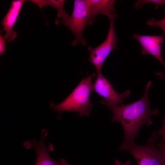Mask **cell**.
<instances>
[{
	"mask_svg": "<svg viewBox=\"0 0 165 165\" xmlns=\"http://www.w3.org/2000/svg\"><path fill=\"white\" fill-rule=\"evenodd\" d=\"M152 82L147 83L144 94L138 101L127 105H122L110 108L112 114V123L116 122L122 125L124 132V138L121 144L125 145L134 141L135 138L138 137L139 130L144 124L149 126L153 123L151 118L153 115H158V109L151 110L148 92Z\"/></svg>",
	"mask_w": 165,
	"mask_h": 165,
	"instance_id": "6da1fadb",
	"label": "cell"
},
{
	"mask_svg": "<svg viewBox=\"0 0 165 165\" xmlns=\"http://www.w3.org/2000/svg\"><path fill=\"white\" fill-rule=\"evenodd\" d=\"M96 75L93 73L88 77L82 78L78 85L62 102L58 104L50 102V107L59 113L65 111L77 112L79 117L88 116L93 107L90 96L93 91L92 80Z\"/></svg>",
	"mask_w": 165,
	"mask_h": 165,
	"instance_id": "7a4b0ae2",
	"label": "cell"
},
{
	"mask_svg": "<svg viewBox=\"0 0 165 165\" xmlns=\"http://www.w3.org/2000/svg\"><path fill=\"white\" fill-rule=\"evenodd\" d=\"M159 136L157 133L154 132L145 145H138L134 141L121 145L119 150L129 152L136 160L138 165H163L162 156L156 144Z\"/></svg>",
	"mask_w": 165,
	"mask_h": 165,
	"instance_id": "3957f363",
	"label": "cell"
},
{
	"mask_svg": "<svg viewBox=\"0 0 165 165\" xmlns=\"http://www.w3.org/2000/svg\"><path fill=\"white\" fill-rule=\"evenodd\" d=\"M88 23V13L85 0H74L73 11L68 20L64 21L57 19L55 20L56 24H62L72 32L75 39L71 44L74 46L79 44L83 46L87 45L86 40L83 36V33Z\"/></svg>",
	"mask_w": 165,
	"mask_h": 165,
	"instance_id": "277c9868",
	"label": "cell"
},
{
	"mask_svg": "<svg viewBox=\"0 0 165 165\" xmlns=\"http://www.w3.org/2000/svg\"><path fill=\"white\" fill-rule=\"evenodd\" d=\"M116 18H109L110 26L106 39L97 47L93 48L90 46L88 47L89 53L88 61L94 66L97 72L101 71L104 62L112 51L118 49L116 45L118 39L114 24Z\"/></svg>",
	"mask_w": 165,
	"mask_h": 165,
	"instance_id": "5b68a950",
	"label": "cell"
},
{
	"mask_svg": "<svg viewBox=\"0 0 165 165\" xmlns=\"http://www.w3.org/2000/svg\"><path fill=\"white\" fill-rule=\"evenodd\" d=\"M96 75L93 91L105 99L101 100V103L109 108L119 104L123 105V101L131 94L130 91L127 90L122 94H119L114 90L110 82L104 77L101 71L97 72Z\"/></svg>",
	"mask_w": 165,
	"mask_h": 165,
	"instance_id": "8992f818",
	"label": "cell"
},
{
	"mask_svg": "<svg viewBox=\"0 0 165 165\" xmlns=\"http://www.w3.org/2000/svg\"><path fill=\"white\" fill-rule=\"evenodd\" d=\"M133 38L140 44L142 55H151L165 68V63L162 55V49L165 38L163 34L160 35H148L135 33Z\"/></svg>",
	"mask_w": 165,
	"mask_h": 165,
	"instance_id": "52a82bcc",
	"label": "cell"
},
{
	"mask_svg": "<svg viewBox=\"0 0 165 165\" xmlns=\"http://www.w3.org/2000/svg\"><path fill=\"white\" fill-rule=\"evenodd\" d=\"M47 130L45 129L42 130L40 140L37 142L34 139L30 142L31 147L35 149L36 155V160L35 165H69L64 159H61L58 161L52 159L49 155V152L54 149L52 144L46 146L44 143L45 139L48 135Z\"/></svg>",
	"mask_w": 165,
	"mask_h": 165,
	"instance_id": "ba28073f",
	"label": "cell"
},
{
	"mask_svg": "<svg viewBox=\"0 0 165 165\" xmlns=\"http://www.w3.org/2000/svg\"><path fill=\"white\" fill-rule=\"evenodd\" d=\"M87 9L89 23L91 25L100 14L104 15L108 18H116L117 15L115 9L114 0H85Z\"/></svg>",
	"mask_w": 165,
	"mask_h": 165,
	"instance_id": "9c48e42d",
	"label": "cell"
},
{
	"mask_svg": "<svg viewBox=\"0 0 165 165\" xmlns=\"http://www.w3.org/2000/svg\"><path fill=\"white\" fill-rule=\"evenodd\" d=\"M26 1L25 0H13L9 10L1 22L6 32L4 37L8 42L13 41L17 36V33L13 28L19 16L22 6Z\"/></svg>",
	"mask_w": 165,
	"mask_h": 165,
	"instance_id": "30bf717a",
	"label": "cell"
},
{
	"mask_svg": "<svg viewBox=\"0 0 165 165\" xmlns=\"http://www.w3.org/2000/svg\"><path fill=\"white\" fill-rule=\"evenodd\" d=\"M29 1L37 5L41 9L48 5L55 8L57 10V16L61 17L63 21L68 19L70 16L66 12L64 9V0H31Z\"/></svg>",
	"mask_w": 165,
	"mask_h": 165,
	"instance_id": "8fae6325",
	"label": "cell"
},
{
	"mask_svg": "<svg viewBox=\"0 0 165 165\" xmlns=\"http://www.w3.org/2000/svg\"><path fill=\"white\" fill-rule=\"evenodd\" d=\"M149 3L155 4L156 5V9H157L159 5L165 4V0H138L134 3V7L136 8L140 9L144 5Z\"/></svg>",
	"mask_w": 165,
	"mask_h": 165,
	"instance_id": "7c38bea8",
	"label": "cell"
},
{
	"mask_svg": "<svg viewBox=\"0 0 165 165\" xmlns=\"http://www.w3.org/2000/svg\"><path fill=\"white\" fill-rule=\"evenodd\" d=\"M146 24L150 26H155L161 28L165 33V16L161 20H157L154 18H151L148 20L146 22Z\"/></svg>",
	"mask_w": 165,
	"mask_h": 165,
	"instance_id": "4fadbf2b",
	"label": "cell"
},
{
	"mask_svg": "<svg viewBox=\"0 0 165 165\" xmlns=\"http://www.w3.org/2000/svg\"><path fill=\"white\" fill-rule=\"evenodd\" d=\"M159 150L160 152L163 160V165H165V142L160 141L157 142Z\"/></svg>",
	"mask_w": 165,
	"mask_h": 165,
	"instance_id": "5bb4252c",
	"label": "cell"
},
{
	"mask_svg": "<svg viewBox=\"0 0 165 165\" xmlns=\"http://www.w3.org/2000/svg\"><path fill=\"white\" fill-rule=\"evenodd\" d=\"M6 50V40L4 37L0 35V55L2 54Z\"/></svg>",
	"mask_w": 165,
	"mask_h": 165,
	"instance_id": "9a60e30c",
	"label": "cell"
},
{
	"mask_svg": "<svg viewBox=\"0 0 165 165\" xmlns=\"http://www.w3.org/2000/svg\"><path fill=\"white\" fill-rule=\"evenodd\" d=\"M163 126L159 130L157 133L159 135L162 137L163 141H165V116L163 120Z\"/></svg>",
	"mask_w": 165,
	"mask_h": 165,
	"instance_id": "2e32d148",
	"label": "cell"
},
{
	"mask_svg": "<svg viewBox=\"0 0 165 165\" xmlns=\"http://www.w3.org/2000/svg\"><path fill=\"white\" fill-rule=\"evenodd\" d=\"M130 161L129 160L127 161L124 163H123L117 160H115L116 165H130Z\"/></svg>",
	"mask_w": 165,
	"mask_h": 165,
	"instance_id": "e0dca14e",
	"label": "cell"
},
{
	"mask_svg": "<svg viewBox=\"0 0 165 165\" xmlns=\"http://www.w3.org/2000/svg\"><path fill=\"white\" fill-rule=\"evenodd\" d=\"M156 75L158 76L160 79H165V75L161 72H158L156 73Z\"/></svg>",
	"mask_w": 165,
	"mask_h": 165,
	"instance_id": "ac0fdd59",
	"label": "cell"
}]
</instances>
